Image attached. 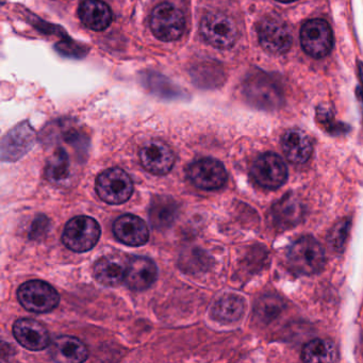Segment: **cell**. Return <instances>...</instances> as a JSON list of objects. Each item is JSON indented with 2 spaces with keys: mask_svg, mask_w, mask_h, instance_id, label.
I'll return each mask as SVG.
<instances>
[{
  "mask_svg": "<svg viewBox=\"0 0 363 363\" xmlns=\"http://www.w3.org/2000/svg\"><path fill=\"white\" fill-rule=\"evenodd\" d=\"M326 256L323 246L311 235L297 239L288 250L291 269L303 275H313L324 267Z\"/></svg>",
  "mask_w": 363,
  "mask_h": 363,
  "instance_id": "1",
  "label": "cell"
},
{
  "mask_svg": "<svg viewBox=\"0 0 363 363\" xmlns=\"http://www.w3.org/2000/svg\"><path fill=\"white\" fill-rule=\"evenodd\" d=\"M150 29L157 39L162 42H175L186 30V18L182 10L171 3H162L152 10Z\"/></svg>",
  "mask_w": 363,
  "mask_h": 363,
  "instance_id": "2",
  "label": "cell"
},
{
  "mask_svg": "<svg viewBox=\"0 0 363 363\" xmlns=\"http://www.w3.org/2000/svg\"><path fill=\"white\" fill-rule=\"evenodd\" d=\"M101 230L97 220L90 216H80L69 220L62 241L72 252H86L92 250L101 238Z\"/></svg>",
  "mask_w": 363,
  "mask_h": 363,
  "instance_id": "3",
  "label": "cell"
},
{
  "mask_svg": "<svg viewBox=\"0 0 363 363\" xmlns=\"http://www.w3.org/2000/svg\"><path fill=\"white\" fill-rule=\"evenodd\" d=\"M18 299L28 311L48 313L58 307L60 295L43 280H29L18 288Z\"/></svg>",
  "mask_w": 363,
  "mask_h": 363,
  "instance_id": "4",
  "label": "cell"
},
{
  "mask_svg": "<svg viewBox=\"0 0 363 363\" xmlns=\"http://www.w3.org/2000/svg\"><path fill=\"white\" fill-rule=\"evenodd\" d=\"M95 188L101 201L110 205H121L133 195V182L124 169L112 167L99 174Z\"/></svg>",
  "mask_w": 363,
  "mask_h": 363,
  "instance_id": "5",
  "label": "cell"
},
{
  "mask_svg": "<svg viewBox=\"0 0 363 363\" xmlns=\"http://www.w3.org/2000/svg\"><path fill=\"white\" fill-rule=\"evenodd\" d=\"M199 30L203 39L218 50H229L237 42V25L233 18L220 12H211L203 16Z\"/></svg>",
  "mask_w": 363,
  "mask_h": 363,
  "instance_id": "6",
  "label": "cell"
},
{
  "mask_svg": "<svg viewBox=\"0 0 363 363\" xmlns=\"http://www.w3.org/2000/svg\"><path fill=\"white\" fill-rule=\"evenodd\" d=\"M301 43L303 50L312 58H324L333 45V35L328 23L315 18L301 27Z\"/></svg>",
  "mask_w": 363,
  "mask_h": 363,
  "instance_id": "7",
  "label": "cell"
},
{
  "mask_svg": "<svg viewBox=\"0 0 363 363\" xmlns=\"http://www.w3.org/2000/svg\"><path fill=\"white\" fill-rule=\"evenodd\" d=\"M252 176L259 186L275 190L286 182L288 167L278 155L267 152L255 161Z\"/></svg>",
  "mask_w": 363,
  "mask_h": 363,
  "instance_id": "8",
  "label": "cell"
},
{
  "mask_svg": "<svg viewBox=\"0 0 363 363\" xmlns=\"http://www.w3.org/2000/svg\"><path fill=\"white\" fill-rule=\"evenodd\" d=\"M188 176L196 188L205 191L218 190L227 182V172L222 162L212 158L195 161L189 167Z\"/></svg>",
  "mask_w": 363,
  "mask_h": 363,
  "instance_id": "9",
  "label": "cell"
},
{
  "mask_svg": "<svg viewBox=\"0 0 363 363\" xmlns=\"http://www.w3.org/2000/svg\"><path fill=\"white\" fill-rule=\"evenodd\" d=\"M259 43L265 52L284 55L292 46V35L279 18H265L258 29Z\"/></svg>",
  "mask_w": 363,
  "mask_h": 363,
  "instance_id": "10",
  "label": "cell"
},
{
  "mask_svg": "<svg viewBox=\"0 0 363 363\" xmlns=\"http://www.w3.org/2000/svg\"><path fill=\"white\" fill-rule=\"evenodd\" d=\"M140 160L148 173L163 176L173 169L175 155L164 142L150 141L140 150Z\"/></svg>",
  "mask_w": 363,
  "mask_h": 363,
  "instance_id": "11",
  "label": "cell"
},
{
  "mask_svg": "<svg viewBox=\"0 0 363 363\" xmlns=\"http://www.w3.org/2000/svg\"><path fill=\"white\" fill-rule=\"evenodd\" d=\"M13 335L16 341L29 350H44L50 343L48 329L33 318H21L13 325Z\"/></svg>",
  "mask_w": 363,
  "mask_h": 363,
  "instance_id": "12",
  "label": "cell"
},
{
  "mask_svg": "<svg viewBox=\"0 0 363 363\" xmlns=\"http://www.w3.org/2000/svg\"><path fill=\"white\" fill-rule=\"evenodd\" d=\"M158 276L156 263L147 257H131L128 261L125 284L133 291H144L154 284Z\"/></svg>",
  "mask_w": 363,
  "mask_h": 363,
  "instance_id": "13",
  "label": "cell"
},
{
  "mask_svg": "<svg viewBox=\"0 0 363 363\" xmlns=\"http://www.w3.org/2000/svg\"><path fill=\"white\" fill-rule=\"evenodd\" d=\"M113 233L125 245L142 246L150 239L147 225L142 218L133 214L120 216L113 224Z\"/></svg>",
  "mask_w": 363,
  "mask_h": 363,
  "instance_id": "14",
  "label": "cell"
},
{
  "mask_svg": "<svg viewBox=\"0 0 363 363\" xmlns=\"http://www.w3.org/2000/svg\"><path fill=\"white\" fill-rule=\"evenodd\" d=\"M78 16L84 26L94 31L106 30L112 22L111 9L103 0H84Z\"/></svg>",
  "mask_w": 363,
  "mask_h": 363,
  "instance_id": "15",
  "label": "cell"
},
{
  "mask_svg": "<svg viewBox=\"0 0 363 363\" xmlns=\"http://www.w3.org/2000/svg\"><path fill=\"white\" fill-rule=\"evenodd\" d=\"M128 261L120 256L103 257L94 264L95 279L106 286H120L125 282Z\"/></svg>",
  "mask_w": 363,
  "mask_h": 363,
  "instance_id": "16",
  "label": "cell"
},
{
  "mask_svg": "<svg viewBox=\"0 0 363 363\" xmlns=\"http://www.w3.org/2000/svg\"><path fill=\"white\" fill-rule=\"evenodd\" d=\"M52 359L58 362L80 363L88 359L89 352L84 342L75 337H57L50 347Z\"/></svg>",
  "mask_w": 363,
  "mask_h": 363,
  "instance_id": "17",
  "label": "cell"
},
{
  "mask_svg": "<svg viewBox=\"0 0 363 363\" xmlns=\"http://www.w3.org/2000/svg\"><path fill=\"white\" fill-rule=\"evenodd\" d=\"M282 150L289 161L301 164L308 161L312 154V144L309 137L299 129H290L281 140Z\"/></svg>",
  "mask_w": 363,
  "mask_h": 363,
  "instance_id": "18",
  "label": "cell"
},
{
  "mask_svg": "<svg viewBox=\"0 0 363 363\" xmlns=\"http://www.w3.org/2000/svg\"><path fill=\"white\" fill-rule=\"evenodd\" d=\"M178 216L177 203L167 195H157L150 208V222L159 230L169 228Z\"/></svg>",
  "mask_w": 363,
  "mask_h": 363,
  "instance_id": "19",
  "label": "cell"
},
{
  "mask_svg": "<svg viewBox=\"0 0 363 363\" xmlns=\"http://www.w3.org/2000/svg\"><path fill=\"white\" fill-rule=\"evenodd\" d=\"M303 213V203L294 195L282 197L273 209L276 223L284 228H290L301 222Z\"/></svg>",
  "mask_w": 363,
  "mask_h": 363,
  "instance_id": "20",
  "label": "cell"
},
{
  "mask_svg": "<svg viewBox=\"0 0 363 363\" xmlns=\"http://www.w3.org/2000/svg\"><path fill=\"white\" fill-rule=\"evenodd\" d=\"M244 301L238 295H224L212 306V318L220 322H235L244 313Z\"/></svg>",
  "mask_w": 363,
  "mask_h": 363,
  "instance_id": "21",
  "label": "cell"
},
{
  "mask_svg": "<svg viewBox=\"0 0 363 363\" xmlns=\"http://www.w3.org/2000/svg\"><path fill=\"white\" fill-rule=\"evenodd\" d=\"M33 144V133L24 130H16L8 135L7 139L4 140L3 157L4 161L18 160L24 156Z\"/></svg>",
  "mask_w": 363,
  "mask_h": 363,
  "instance_id": "22",
  "label": "cell"
},
{
  "mask_svg": "<svg viewBox=\"0 0 363 363\" xmlns=\"http://www.w3.org/2000/svg\"><path fill=\"white\" fill-rule=\"evenodd\" d=\"M301 359L305 362H335L337 360V348L333 342L327 339H315L306 344L301 352Z\"/></svg>",
  "mask_w": 363,
  "mask_h": 363,
  "instance_id": "23",
  "label": "cell"
},
{
  "mask_svg": "<svg viewBox=\"0 0 363 363\" xmlns=\"http://www.w3.org/2000/svg\"><path fill=\"white\" fill-rule=\"evenodd\" d=\"M71 176V162L69 156L63 150L54 152L45 167V177L50 184L61 186Z\"/></svg>",
  "mask_w": 363,
  "mask_h": 363,
  "instance_id": "24",
  "label": "cell"
},
{
  "mask_svg": "<svg viewBox=\"0 0 363 363\" xmlns=\"http://www.w3.org/2000/svg\"><path fill=\"white\" fill-rule=\"evenodd\" d=\"M48 226H50V220L46 216H40L35 218L33 225H31L30 233H29L31 239H42L48 233Z\"/></svg>",
  "mask_w": 363,
  "mask_h": 363,
  "instance_id": "25",
  "label": "cell"
},
{
  "mask_svg": "<svg viewBox=\"0 0 363 363\" xmlns=\"http://www.w3.org/2000/svg\"><path fill=\"white\" fill-rule=\"evenodd\" d=\"M277 1H280V3L289 4L293 3V1H296V0H277Z\"/></svg>",
  "mask_w": 363,
  "mask_h": 363,
  "instance_id": "26",
  "label": "cell"
},
{
  "mask_svg": "<svg viewBox=\"0 0 363 363\" xmlns=\"http://www.w3.org/2000/svg\"><path fill=\"white\" fill-rule=\"evenodd\" d=\"M360 75H361V82L363 84V65H360Z\"/></svg>",
  "mask_w": 363,
  "mask_h": 363,
  "instance_id": "27",
  "label": "cell"
}]
</instances>
